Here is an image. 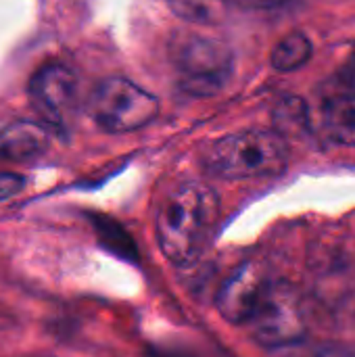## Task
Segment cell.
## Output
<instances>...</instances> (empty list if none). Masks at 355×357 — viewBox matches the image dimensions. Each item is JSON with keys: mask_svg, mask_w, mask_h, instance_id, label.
Masks as SVG:
<instances>
[{"mask_svg": "<svg viewBox=\"0 0 355 357\" xmlns=\"http://www.w3.org/2000/svg\"><path fill=\"white\" fill-rule=\"evenodd\" d=\"M172 13L190 23H218L224 6L211 2H172Z\"/></svg>", "mask_w": 355, "mask_h": 357, "instance_id": "8fae6325", "label": "cell"}, {"mask_svg": "<svg viewBox=\"0 0 355 357\" xmlns=\"http://www.w3.org/2000/svg\"><path fill=\"white\" fill-rule=\"evenodd\" d=\"M88 113L105 132L126 134L153 123L159 100L126 77H105L88 96Z\"/></svg>", "mask_w": 355, "mask_h": 357, "instance_id": "277c9868", "label": "cell"}, {"mask_svg": "<svg viewBox=\"0 0 355 357\" xmlns=\"http://www.w3.org/2000/svg\"><path fill=\"white\" fill-rule=\"evenodd\" d=\"M289 146L278 132L243 130L218 138L203 151L205 169L222 180L276 176L287 167Z\"/></svg>", "mask_w": 355, "mask_h": 357, "instance_id": "7a4b0ae2", "label": "cell"}, {"mask_svg": "<svg viewBox=\"0 0 355 357\" xmlns=\"http://www.w3.org/2000/svg\"><path fill=\"white\" fill-rule=\"evenodd\" d=\"M270 280L262 264H241L220 287L216 305L222 318L230 324H247L257 303L262 301Z\"/></svg>", "mask_w": 355, "mask_h": 357, "instance_id": "52a82bcc", "label": "cell"}, {"mask_svg": "<svg viewBox=\"0 0 355 357\" xmlns=\"http://www.w3.org/2000/svg\"><path fill=\"white\" fill-rule=\"evenodd\" d=\"M251 337L266 349H287L305 339L301 297L289 282H270L247 322Z\"/></svg>", "mask_w": 355, "mask_h": 357, "instance_id": "5b68a950", "label": "cell"}, {"mask_svg": "<svg viewBox=\"0 0 355 357\" xmlns=\"http://www.w3.org/2000/svg\"><path fill=\"white\" fill-rule=\"evenodd\" d=\"M50 136L42 123L19 119L0 130V161L23 163L40 157L48 149Z\"/></svg>", "mask_w": 355, "mask_h": 357, "instance_id": "9c48e42d", "label": "cell"}, {"mask_svg": "<svg viewBox=\"0 0 355 357\" xmlns=\"http://www.w3.org/2000/svg\"><path fill=\"white\" fill-rule=\"evenodd\" d=\"M285 357H354L347 349L326 343H295L287 349Z\"/></svg>", "mask_w": 355, "mask_h": 357, "instance_id": "7c38bea8", "label": "cell"}, {"mask_svg": "<svg viewBox=\"0 0 355 357\" xmlns=\"http://www.w3.org/2000/svg\"><path fill=\"white\" fill-rule=\"evenodd\" d=\"M320 109L326 136L333 142L355 146V73L331 84Z\"/></svg>", "mask_w": 355, "mask_h": 357, "instance_id": "ba28073f", "label": "cell"}, {"mask_svg": "<svg viewBox=\"0 0 355 357\" xmlns=\"http://www.w3.org/2000/svg\"><path fill=\"white\" fill-rule=\"evenodd\" d=\"M312 42L305 33L301 31H291L287 33L272 50V67L276 71H295L299 67H303L310 56H312Z\"/></svg>", "mask_w": 355, "mask_h": 357, "instance_id": "30bf717a", "label": "cell"}, {"mask_svg": "<svg viewBox=\"0 0 355 357\" xmlns=\"http://www.w3.org/2000/svg\"><path fill=\"white\" fill-rule=\"evenodd\" d=\"M25 188V178L15 172H0V201L17 197Z\"/></svg>", "mask_w": 355, "mask_h": 357, "instance_id": "4fadbf2b", "label": "cell"}, {"mask_svg": "<svg viewBox=\"0 0 355 357\" xmlns=\"http://www.w3.org/2000/svg\"><path fill=\"white\" fill-rule=\"evenodd\" d=\"M218 213V197L209 186L197 180H184L172 186L155 213L161 253L180 266L195 261L211 236Z\"/></svg>", "mask_w": 355, "mask_h": 357, "instance_id": "6da1fadb", "label": "cell"}, {"mask_svg": "<svg viewBox=\"0 0 355 357\" xmlns=\"http://www.w3.org/2000/svg\"><path fill=\"white\" fill-rule=\"evenodd\" d=\"M27 92L33 111L52 128L65 130L77 111V77L61 63L40 67L31 75Z\"/></svg>", "mask_w": 355, "mask_h": 357, "instance_id": "8992f818", "label": "cell"}, {"mask_svg": "<svg viewBox=\"0 0 355 357\" xmlns=\"http://www.w3.org/2000/svg\"><path fill=\"white\" fill-rule=\"evenodd\" d=\"M169 59L178 73L180 88L199 98L222 92L234 71V54L230 46L218 38L195 31L174 36Z\"/></svg>", "mask_w": 355, "mask_h": 357, "instance_id": "3957f363", "label": "cell"}]
</instances>
